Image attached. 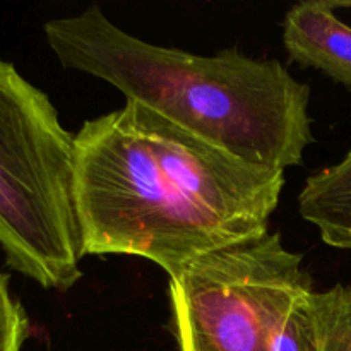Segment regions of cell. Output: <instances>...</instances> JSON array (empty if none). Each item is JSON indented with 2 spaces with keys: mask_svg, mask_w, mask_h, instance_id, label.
Returning <instances> with one entry per match:
<instances>
[{
  "mask_svg": "<svg viewBox=\"0 0 351 351\" xmlns=\"http://www.w3.org/2000/svg\"><path fill=\"white\" fill-rule=\"evenodd\" d=\"M319 351H351V287L336 285L308 295Z\"/></svg>",
  "mask_w": 351,
  "mask_h": 351,
  "instance_id": "cell-8",
  "label": "cell"
},
{
  "mask_svg": "<svg viewBox=\"0 0 351 351\" xmlns=\"http://www.w3.org/2000/svg\"><path fill=\"white\" fill-rule=\"evenodd\" d=\"M29 336V319L12 297L9 278L0 271V351H21Z\"/></svg>",
  "mask_w": 351,
  "mask_h": 351,
  "instance_id": "cell-10",
  "label": "cell"
},
{
  "mask_svg": "<svg viewBox=\"0 0 351 351\" xmlns=\"http://www.w3.org/2000/svg\"><path fill=\"white\" fill-rule=\"evenodd\" d=\"M335 2H302L285 17L283 41L293 62L314 67L351 89V27Z\"/></svg>",
  "mask_w": 351,
  "mask_h": 351,
  "instance_id": "cell-6",
  "label": "cell"
},
{
  "mask_svg": "<svg viewBox=\"0 0 351 351\" xmlns=\"http://www.w3.org/2000/svg\"><path fill=\"white\" fill-rule=\"evenodd\" d=\"M123 108L194 204L245 240L266 235L285 187L283 170L250 163L139 103L125 101Z\"/></svg>",
  "mask_w": 351,
  "mask_h": 351,
  "instance_id": "cell-5",
  "label": "cell"
},
{
  "mask_svg": "<svg viewBox=\"0 0 351 351\" xmlns=\"http://www.w3.org/2000/svg\"><path fill=\"white\" fill-rule=\"evenodd\" d=\"M308 295L311 293L300 298L291 308L271 343V351H319Z\"/></svg>",
  "mask_w": 351,
  "mask_h": 351,
  "instance_id": "cell-9",
  "label": "cell"
},
{
  "mask_svg": "<svg viewBox=\"0 0 351 351\" xmlns=\"http://www.w3.org/2000/svg\"><path fill=\"white\" fill-rule=\"evenodd\" d=\"M43 33L65 69L115 86L125 101L250 163L285 171L314 143L311 88L281 62L158 47L115 26L98 5L48 21Z\"/></svg>",
  "mask_w": 351,
  "mask_h": 351,
  "instance_id": "cell-1",
  "label": "cell"
},
{
  "mask_svg": "<svg viewBox=\"0 0 351 351\" xmlns=\"http://www.w3.org/2000/svg\"><path fill=\"white\" fill-rule=\"evenodd\" d=\"M0 249L45 290H69L86 257L75 209V136L53 103L0 58Z\"/></svg>",
  "mask_w": 351,
  "mask_h": 351,
  "instance_id": "cell-3",
  "label": "cell"
},
{
  "mask_svg": "<svg viewBox=\"0 0 351 351\" xmlns=\"http://www.w3.org/2000/svg\"><path fill=\"white\" fill-rule=\"evenodd\" d=\"M75 209L86 256L143 257L170 278L245 242L189 199L125 108L88 120L75 134Z\"/></svg>",
  "mask_w": 351,
  "mask_h": 351,
  "instance_id": "cell-2",
  "label": "cell"
},
{
  "mask_svg": "<svg viewBox=\"0 0 351 351\" xmlns=\"http://www.w3.org/2000/svg\"><path fill=\"white\" fill-rule=\"evenodd\" d=\"M298 213L335 249L351 250V151L339 163L307 178Z\"/></svg>",
  "mask_w": 351,
  "mask_h": 351,
  "instance_id": "cell-7",
  "label": "cell"
},
{
  "mask_svg": "<svg viewBox=\"0 0 351 351\" xmlns=\"http://www.w3.org/2000/svg\"><path fill=\"white\" fill-rule=\"evenodd\" d=\"M312 278L278 233L199 257L170 278L180 351H271L278 329Z\"/></svg>",
  "mask_w": 351,
  "mask_h": 351,
  "instance_id": "cell-4",
  "label": "cell"
}]
</instances>
